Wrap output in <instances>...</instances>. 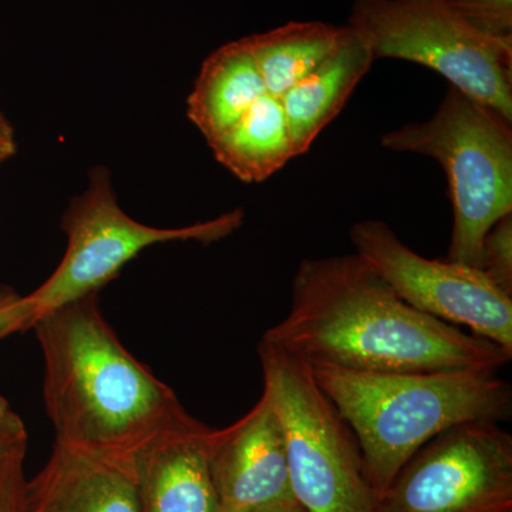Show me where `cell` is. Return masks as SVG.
<instances>
[{
	"mask_svg": "<svg viewBox=\"0 0 512 512\" xmlns=\"http://www.w3.org/2000/svg\"><path fill=\"white\" fill-rule=\"evenodd\" d=\"M382 146L441 164L454 217L447 259L480 269L485 234L512 214V121L450 86L433 117L384 134Z\"/></svg>",
	"mask_w": 512,
	"mask_h": 512,
	"instance_id": "277c9868",
	"label": "cell"
},
{
	"mask_svg": "<svg viewBox=\"0 0 512 512\" xmlns=\"http://www.w3.org/2000/svg\"><path fill=\"white\" fill-rule=\"evenodd\" d=\"M264 339L309 365L360 372H498L512 357L417 311L356 254L303 259L288 315Z\"/></svg>",
	"mask_w": 512,
	"mask_h": 512,
	"instance_id": "6da1fadb",
	"label": "cell"
},
{
	"mask_svg": "<svg viewBox=\"0 0 512 512\" xmlns=\"http://www.w3.org/2000/svg\"><path fill=\"white\" fill-rule=\"evenodd\" d=\"M346 26L375 60L421 64L512 121V39L481 35L448 0H355Z\"/></svg>",
	"mask_w": 512,
	"mask_h": 512,
	"instance_id": "8992f818",
	"label": "cell"
},
{
	"mask_svg": "<svg viewBox=\"0 0 512 512\" xmlns=\"http://www.w3.org/2000/svg\"><path fill=\"white\" fill-rule=\"evenodd\" d=\"M23 512H141L133 460L55 443L46 466L26 481Z\"/></svg>",
	"mask_w": 512,
	"mask_h": 512,
	"instance_id": "7c38bea8",
	"label": "cell"
},
{
	"mask_svg": "<svg viewBox=\"0 0 512 512\" xmlns=\"http://www.w3.org/2000/svg\"><path fill=\"white\" fill-rule=\"evenodd\" d=\"M468 25L493 39H512V0H448Z\"/></svg>",
	"mask_w": 512,
	"mask_h": 512,
	"instance_id": "ac0fdd59",
	"label": "cell"
},
{
	"mask_svg": "<svg viewBox=\"0 0 512 512\" xmlns=\"http://www.w3.org/2000/svg\"><path fill=\"white\" fill-rule=\"evenodd\" d=\"M266 94L245 39L227 43L202 63L187 116L207 143L220 137Z\"/></svg>",
	"mask_w": 512,
	"mask_h": 512,
	"instance_id": "5bb4252c",
	"label": "cell"
},
{
	"mask_svg": "<svg viewBox=\"0 0 512 512\" xmlns=\"http://www.w3.org/2000/svg\"><path fill=\"white\" fill-rule=\"evenodd\" d=\"M480 269L512 295V214L495 222L485 234Z\"/></svg>",
	"mask_w": 512,
	"mask_h": 512,
	"instance_id": "e0dca14e",
	"label": "cell"
},
{
	"mask_svg": "<svg viewBox=\"0 0 512 512\" xmlns=\"http://www.w3.org/2000/svg\"><path fill=\"white\" fill-rule=\"evenodd\" d=\"M264 392L286 441L293 498L308 512H379L362 450L311 365L262 338Z\"/></svg>",
	"mask_w": 512,
	"mask_h": 512,
	"instance_id": "5b68a950",
	"label": "cell"
},
{
	"mask_svg": "<svg viewBox=\"0 0 512 512\" xmlns=\"http://www.w3.org/2000/svg\"><path fill=\"white\" fill-rule=\"evenodd\" d=\"M32 329L45 359L43 396L56 443L133 460L187 416L174 390L124 348L97 293L45 313Z\"/></svg>",
	"mask_w": 512,
	"mask_h": 512,
	"instance_id": "7a4b0ae2",
	"label": "cell"
},
{
	"mask_svg": "<svg viewBox=\"0 0 512 512\" xmlns=\"http://www.w3.org/2000/svg\"><path fill=\"white\" fill-rule=\"evenodd\" d=\"M208 146L222 167L248 184L264 183L295 158L284 107L268 93Z\"/></svg>",
	"mask_w": 512,
	"mask_h": 512,
	"instance_id": "9a60e30c",
	"label": "cell"
},
{
	"mask_svg": "<svg viewBox=\"0 0 512 512\" xmlns=\"http://www.w3.org/2000/svg\"><path fill=\"white\" fill-rule=\"evenodd\" d=\"M346 35V26L320 20L289 22L244 37L266 93L281 99L299 80L328 59Z\"/></svg>",
	"mask_w": 512,
	"mask_h": 512,
	"instance_id": "2e32d148",
	"label": "cell"
},
{
	"mask_svg": "<svg viewBox=\"0 0 512 512\" xmlns=\"http://www.w3.org/2000/svg\"><path fill=\"white\" fill-rule=\"evenodd\" d=\"M251 512H308L296 500L276 501V503L262 505Z\"/></svg>",
	"mask_w": 512,
	"mask_h": 512,
	"instance_id": "603a6c76",
	"label": "cell"
},
{
	"mask_svg": "<svg viewBox=\"0 0 512 512\" xmlns=\"http://www.w3.org/2000/svg\"><path fill=\"white\" fill-rule=\"evenodd\" d=\"M26 450L28 441H22L0 461V512H23Z\"/></svg>",
	"mask_w": 512,
	"mask_h": 512,
	"instance_id": "d6986e66",
	"label": "cell"
},
{
	"mask_svg": "<svg viewBox=\"0 0 512 512\" xmlns=\"http://www.w3.org/2000/svg\"><path fill=\"white\" fill-rule=\"evenodd\" d=\"M350 241L355 254L414 309L466 326L512 353V295L481 269L424 258L383 221L357 222L350 229Z\"/></svg>",
	"mask_w": 512,
	"mask_h": 512,
	"instance_id": "9c48e42d",
	"label": "cell"
},
{
	"mask_svg": "<svg viewBox=\"0 0 512 512\" xmlns=\"http://www.w3.org/2000/svg\"><path fill=\"white\" fill-rule=\"evenodd\" d=\"M210 470L220 512H251L295 500L284 427L265 393L231 426L212 429Z\"/></svg>",
	"mask_w": 512,
	"mask_h": 512,
	"instance_id": "30bf717a",
	"label": "cell"
},
{
	"mask_svg": "<svg viewBox=\"0 0 512 512\" xmlns=\"http://www.w3.org/2000/svg\"><path fill=\"white\" fill-rule=\"evenodd\" d=\"M211 431L188 413L134 454L141 512H220L210 470Z\"/></svg>",
	"mask_w": 512,
	"mask_h": 512,
	"instance_id": "8fae6325",
	"label": "cell"
},
{
	"mask_svg": "<svg viewBox=\"0 0 512 512\" xmlns=\"http://www.w3.org/2000/svg\"><path fill=\"white\" fill-rule=\"evenodd\" d=\"M35 322L36 312L29 296L19 295L8 286H0V340L32 329Z\"/></svg>",
	"mask_w": 512,
	"mask_h": 512,
	"instance_id": "ffe728a7",
	"label": "cell"
},
{
	"mask_svg": "<svg viewBox=\"0 0 512 512\" xmlns=\"http://www.w3.org/2000/svg\"><path fill=\"white\" fill-rule=\"evenodd\" d=\"M244 218V211L234 210L188 227H150L133 220L120 207L110 171L104 167L93 168L86 191L74 197L64 211L62 229L67 247L62 261L28 295L36 320L66 303L99 292L144 249L168 242L221 241L234 234Z\"/></svg>",
	"mask_w": 512,
	"mask_h": 512,
	"instance_id": "52a82bcc",
	"label": "cell"
},
{
	"mask_svg": "<svg viewBox=\"0 0 512 512\" xmlns=\"http://www.w3.org/2000/svg\"><path fill=\"white\" fill-rule=\"evenodd\" d=\"M379 512H512V436L495 421L451 427L420 448Z\"/></svg>",
	"mask_w": 512,
	"mask_h": 512,
	"instance_id": "ba28073f",
	"label": "cell"
},
{
	"mask_svg": "<svg viewBox=\"0 0 512 512\" xmlns=\"http://www.w3.org/2000/svg\"><path fill=\"white\" fill-rule=\"evenodd\" d=\"M18 151L15 130L0 110V165L6 163Z\"/></svg>",
	"mask_w": 512,
	"mask_h": 512,
	"instance_id": "7402d4cb",
	"label": "cell"
},
{
	"mask_svg": "<svg viewBox=\"0 0 512 512\" xmlns=\"http://www.w3.org/2000/svg\"><path fill=\"white\" fill-rule=\"evenodd\" d=\"M355 434L377 495L430 440L468 421H505L512 389L494 370L360 372L311 365Z\"/></svg>",
	"mask_w": 512,
	"mask_h": 512,
	"instance_id": "3957f363",
	"label": "cell"
},
{
	"mask_svg": "<svg viewBox=\"0 0 512 512\" xmlns=\"http://www.w3.org/2000/svg\"><path fill=\"white\" fill-rule=\"evenodd\" d=\"M373 63L369 47L346 26V35L335 52L279 99L293 156L305 154L323 128L339 116Z\"/></svg>",
	"mask_w": 512,
	"mask_h": 512,
	"instance_id": "4fadbf2b",
	"label": "cell"
},
{
	"mask_svg": "<svg viewBox=\"0 0 512 512\" xmlns=\"http://www.w3.org/2000/svg\"><path fill=\"white\" fill-rule=\"evenodd\" d=\"M22 441H28L25 423L0 394V461Z\"/></svg>",
	"mask_w": 512,
	"mask_h": 512,
	"instance_id": "44dd1931",
	"label": "cell"
}]
</instances>
